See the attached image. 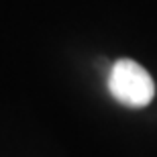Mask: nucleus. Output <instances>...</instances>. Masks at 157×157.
Instances as JSON below:
<instances>
[{
    "mask_svg": "<svg viewBox=\"0 0 157 157\" xmlns=\"http://www.w3.org/2000/svg\"><path fill=\"white\" fill-rule=\"evenodd\" d=\"M108 90L121 104L143 108L155 96V84L149 71L133 59H118L108 76Z\"/></svg>",
    "mask_w": 157,
    "mask_h": 157,
    "instance_id": "f257e3e1",
    "label": "nucleus"
}]
</instances>
